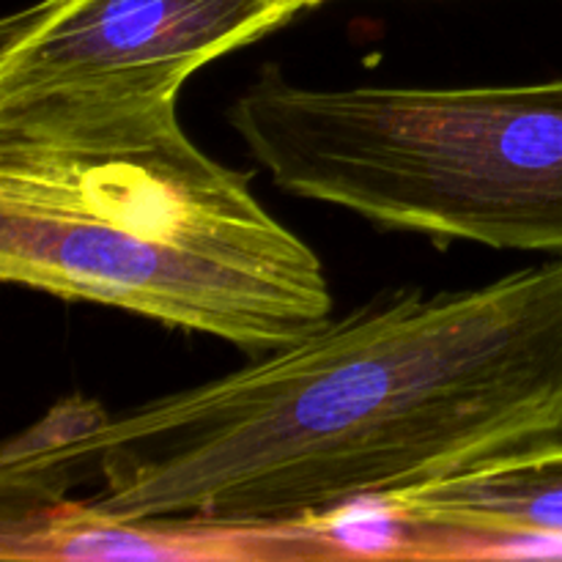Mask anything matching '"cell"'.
Instances as JSON below:
<instances>
[{"label": "cell", "mask_w": 562, "mask_h": 562, "mask_svg": "<svg viewBox=\"0 0 562 562\" xmlns=\"http://www.w3.org/2000/svg\"><path fill=\"white\" fill-rule=\"evenodd\" d=\"M562 439V258L398 291L212 382L0 459L5 510L274 530Z\"/></svg>", "instance_id": "6da1fadb"}, {"label": "cell", "mask_w": 562, "mask_h": 562, "mask_svg": "<svg viewBox=\"0 0 562 562\" xmlns=\"http://www.w3.org/2000/svg\"><path fill=\"white\" fill-rule=\"evenodd\" d=\"M0 280L250 355L333 318L313 247L192 143L179 97L0 104Z\"/></svg>", "instance_id": "7a4b0ae2"}, {"label": "cell", "mask_w": 562, "mask_h": 562, "mask_svg": "<svg viewBox=\"0 0 562 562\" xmlns=\"http://www.w3.org/2000/svg\"><path fill=\"white\" fill-rule=\"evenodd\" d=\"M228 124L289 195L434 241L562 258V80L307 88L267 69Z\"/></svg>", "instance_id": "3957f363"}, {"label": "cell", "mask_w": 562, "mask_h": 562, "mask_svg": "<svg viewBox=\"0 0 562 562\" xmlns=\"http://www.w3.org/2000/svg\"><path fill=\"white\" fill-rule=\"evenodd\" d=\"M302 9L300 0H38L0 25V104L179 97L198 69Z\"/></svg>", "instance_id": "277c9868"}, {"label": "cell", "mask_w": 562, "mask_h": 562, "mask_svg": "<svg viewBox=\"0 0 562 562\" xmlns=\"http://www.w3.org/2000/svg\"><path fill=\"white\" fill-rule=\"evenodd\" d=\"M3 560H296L316 558L302 527L225 530L157 525L99 514L86 503L55 499L5 516Z\"/></svg>", "instance_id": "5b68a950"}, {"label": "cell", "mask_w": 562, "mask_h": 562, "mask_svg": "<svg viewBox=\"0 0 562 562\" xmlns=\"http://www.w3.org/2000/svg\"><path fill=\"white\" fill-rule=\"evenodd\" d=\"M382 499L415 525L442 530L445 558H483L505 538L562 536V439Z\"/></svg>", "instance_id": "8992f818"}, {"label": "cell", "mask_w": 562, "mask_h": 562, "mask_svg": "<svg viewBox=\"0 0 562 562\" xmlns=\"http://www.w3.org/2000/svg\"><path fill=\"white\" fill-rule=\"evenodd\" d=\"M302 5H305V9H311V5H318V3H324V0H300Z\"/></svg>", "instance_id": "52a82bcc"}]
</instances>
